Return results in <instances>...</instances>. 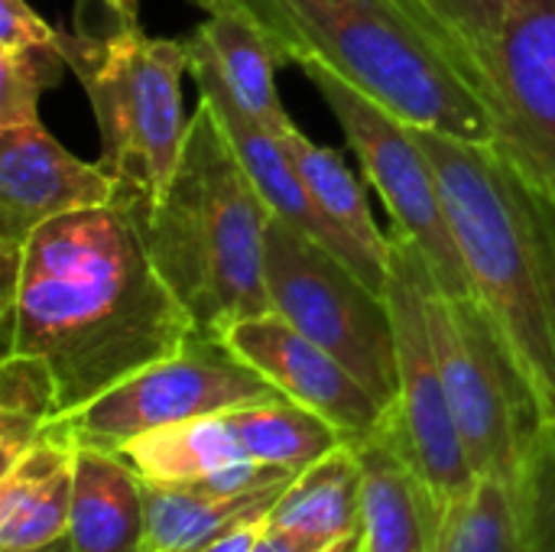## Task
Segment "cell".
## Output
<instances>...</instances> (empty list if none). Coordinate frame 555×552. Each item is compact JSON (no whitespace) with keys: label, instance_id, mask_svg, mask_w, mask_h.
Returning a JSON list of instances; mask_svg holds the SVG:
<instances>
[{"label":"cell","instance_id":"obj_1","mask_svg":"<svg viewBox=\"0 0 555 552\" xmlns=\"http://www.w3.org/2000/svg\"><path fill=\"white\" fill-rule=\"evenodd\" d=\"M146 198L120 185L111 205L42 224L3 280L7 355L46 364L62 416L182 351L198 332L150 257Z\"/></svg>","mask_w":555,"mask_h":552},{"label":"cell","instance_id":"obj_2","mask_svg":"<svg viewBox=\"0 0 555 552\" xmlns=\"http://www.w3.org/2000/svg\"><path fill=\"white\" fill-rule=\"evenodd\" d=\"M439 176L472 290L555 426V202L494 143L413 127Z\"/></svg>","mask_w":555,"mask_h":552},{"label":"cell","instance_id":"obj_3","mask_svg":"<svg viewBox=\"0 0 555 552\" xmlns=\"http://www.w3.org/2000/svg\"><path fill=\"white\" fill-rule=\"evenodd\" d=\"M273 211L241 166L215 111L198 98L169 189L143 202L150 257L192 322L221 335L241 319L273 312L267 231Z\"/></svg>","mask_w":555,"mask_h":552},{"label":"cell","instance_id":"obj_4","mask_svg":"<svg viewBox=\"0 0 555 552\" xmlns=\"http://www.w3.org/2000/svg\"><path fill=\"white\" fill-rule=\"evenodd\" d=\"M283 65L319 59L410 127L494 143V117L465 68L406 0H234Z\"/></svg>","mask_w":555,"mask_h":552},{"label":"cell","instance_id":"obj_5","mask_svg":"<svg viewBox=\"0 0 555 552\" xmlns=\"http://www.w3.org/2000/svg\"><path fill=\"white\" fill-rule=\"evenodd\" d=\"M68 72L88 94L101 166L127 189L159 198L182 159L189 120L182 72L192 65L189 39H156L137 23L107 36L59 29Z\"/></svg>","mask_w":555,"mask_h":552},{"label":"cell","instance_id":"obj_6","mask_svg":"<svg viewBox=\"0 0 555 552\" xmlns=\"http://www.w3.org/2000/svg\"><path fill=\"white\" fill-rule=\"evenodd\" d=\"M426 312L468 465L478 478L504 482L524 501L546 436V416L524 368L488 306L475 293L446 296L433 270Z\"/></svg>","mask_w":555,"mask_h":552},{"label":"cell","instance_id":"obj_7","mask_svg":"<svg viewBox=\"0 0 555 552\" xmlns=\"http://www.w3.org/2000/svg\"><path fill=\"white\" fill-rule=\"evenodd\" d=\"M267 283L273 312L332 351L390 413L400 394V358L387 296L276 215L267 231Z\"/></svg>","mask_w":555,"mask_h":552},{"label":"cell","instance_id":"obj_8","mask_svg":"<svg viewBox=\"0 0 555 552\" xmlns=\"http://www.w3.org/2000/svg\"><path fill=\"white\" fill-rule=\"evenodd\" d=\"M429 270L433 267L423 251L400 231H390V277L384 296L397 332L400 394L387 413L380 436L403 455V462L413 468L429 501L442 514L475 491L478 475L468 465L429 329Z\"/></svg>","mask_w":555,"mask_h":552},{"label":"cell","instance_id":"obj_9","mask_svg":"<svg viewBox=\"0 0 555 552\" xmlns=\"http://www.w3.org/2000/svg\"><path fill=\"white\" fill-rule=\"evenodd\" d=\"M299 68L345 130L367 182L393 218V231L423 251L446 296H472V277L442 202L439 176L416 130L325 62L306 59Z\"/></svg>","mask_w":555,"mask_h":552},{"label":"cell","instance_id":"obj_10","mask_svg":"<svg viewBox=\"0 0 555 552\" xmlns=\"http://www.w3.org/2000/svg\"><path fill=\"white\" fill-rule=\"evenodd\" d=\"M280 397L283 394L218 335L195 332L182 351L137 371L88 407L55 420L49 429L75 449L117 452L143 433Z\"/></svg>","mask_w":555,"mask_h":552},{"label":"cell","instance_id":"obj_11","mask_svg":"<svg viewBox=\"0 0 555 552\" xmlns=\"http://www.w3.org/2000/svg\"><path fill=\"white\" fill-rule=\"evenodd\" d=\"M468 78L494 117V146L555 202V0H507Z\"/></svg>","mask_w":555,"mask_h":552},{"label":"cell","instance_id":"obj_12","mask_svg":"<svg viewBox=\"0 0 555 552\" xmlns=\"http://www.w3.org/2000/svg\"><path fill=\"white\" fill-rule=\"evenodd\" d=\"M120 182L101 166L72 156L42 120L0 127V264L3 280L20 267L29 238L72 211L111 205Z\"/></svg>","mask_w":555,"mask_h":552},{"label":"cell","instance_id":"obj_13","mask_svg":"<svg viewBox=\"0 0 555 552\" xmlns=\"http://www.w3.org/2000/svg\"><path fill=\"white\" fill-rule=\"evenodd\" d=\"M237 358L260 371L286 400L328 420L345 442L374 439L387 423V407L322 345L306 338L283 316L241 319L218 335Z\"/></svg>","mask_w":555,"mask_h":552},{"label":"cell","instance_id":"obj_14","mask_svg":"<svg viewBox=\"0 0 555 552\" xmlns=\"http://www.w3.org/2000/svg\"><path fill=\"white\" fill-rule=\"evenodd\" d=\"M189 52H192L189 72L195 78L198 98L215 111L228 143L234 146L241 166L247 169L250 182L257 185V192L263 195L270 211L345 260V247L335 238V231L325 224V218L319 215L309 189L302 185V179H299V172H296V166H293V159H289V153L283 146V137L241 111V104L231 98V91L224 88V81L211 68V62L192 42H189Z\"/></svg>","mask_w":555,"mask_h":552},{"label":"cell","instance_id":"obj_15","mask_svg":"<svg viewBox=\"0 0 555 552\" xmlns=\"http://www.w3.org/2000/svg\"><path fill=\"white\" fill-rule=\"evenodd\" d=\"M283 146H286L302 185L309 189L319 215L341 241L348 267L374 293L384 296L387 277H390V234H384L377 228L358 176L348 169L341 153H335L322 143H312L296 127L283 133Z\"/></svg>","mask_w":555,"mask_h":552},{"label":"cell","instance_id":"obj_16","mask_svg":"<svg viewBox=\"0 0 555 552\" xmlns=\"http://www.w3.org/2000/svg\"><path fill=\"white\" fill-rule=\"evenodd\" d=\"M75 446L46 433L0 472V552H26L62 540L72 517Z\"/></svg>","mask_w":555,"mask_h":552},{"label":"cell","instance_id":"obj_17","mask_svg":"<svg viewBox=\"0 0 555 552\" xmlns=\"http://www.w3.org/2000/svg\"><path fill=\"white\" fill-rule=\"evenodd\" d=\"M189 42L211 62L244 114L280 137L293 130V120L276 94V68L283 62L247 10L234 0H211L208 20Z\"/></svg>","mask_w":555,"mask_h":552},{"label":"cell","instance_id":"obj_18","mask_svg":"<svg viewBox=\"0 0 555 552\" xmlns=\"http://www.w3.org/2000/svg\"><path fill=\"white\" fill-rule=\"evenodd\" d=\"M143 478L114 452H75V491L65 540L75 552H143Z\"/></svg>","mask_w":555,"mask_h":552},{"label":"cell","instance_id":"obj_19","mask_svg":"<svg viewBox=\"0 0 555 552\" xmlns=\"http://www.w3.org/2000/svg\"><path fill=\"white\" fill-rule=\"evenodd\" d=\"M267 527L293 534L315 550H328L364 530V472L358 446L345 442L306 472H299L280 495Z\"/></svg>","mask_w":555,"mask_h":552},{"label":"cell","instance_id":"obj_20","mask_svg":"<svg viewBox=\"0 0 555 552\" xmlns=\"http://www.w3.org/2000/svg\"><path fill=\"white\" fill-rule=\"evenodd\" d=\"M364 472V552H433L439 511L403 455L377 433L358 442Z\"/></svg>","mask_w":555,"mask_h":552},{"label":"cell","instance_id":"obj_21","mask_svg":"<svg viewBox=\"0 0 555 552\" xmlns=\"http://www.w3.org/2000/svg\"><path fill=\"white\" fill-rule=\"evenodd\" d=\"M289 485L247 491V495H218L202 485H156L143 482L146 504V537L143 552H195L231 527L267 521L280 495Z\"/></svg>","mask_w":555,"mask_h":552},{"label":"cell","instance_id":"obj_22","mask_svg":"<svg viewBox=\"0 0 555 552\" xmlns=\"http://www.w3.org/2000/svg\"><path fill=\"white\" fill-rule=\"evenodd\" d=\"M114 455H120L143 482L156 485H192L228 465L254 462L244 452L228 413L143 433L120 446Z\"/></svg>","mask_w":555,"mask_h":552},{"label":"cell","instance_id":"obj_23","mask_svg":"<svg viewBox=\"0 0 555 552\" xmlns=\"http://www.w3.org/2000/svg\"><path fill=\"white\" fill-rule=\"evenodd\" d=\"M228 420L254 462L283 468L289 475L306 472L309 465L345 446V436L328 420L286 397L231 410Z\"/></svg>","mask_w":555,"mask_h":552},{"label":"cell","instance_id":"obj_24","mask_svg":"<svg viewBox=\"0 0 555 552\" xmlns=\"http://www.w3.org/2000/svg\"><path fill=\"white\" fill-rule=\"evenodd\" d=\"M433 552H533L520 495L504 482L478 478L465 501L439 514Z\"/></svg>","mask_w":555,"mask_h":552},{"label":"cell","instance_id":"obj_25","mask_svg":"<svg viewBox=\"0 0 555 552\" xmlns=\"http://www.w3.org/2000/svg\"><path fill=\"white\" fill-rule=\"evenodd\" d=\"M55 381L39 358L3 355L0 364V472L33 449L59 420Z\"/></svg>","mask_w":555,"mask_h":552},{"label":"cell","instance_id":"obj_26","mask_svg":"<svg viewBox=\"0 0 555 552\" xmlns=\"http://www.w3.org/2000/svg\"><path fill=\"white\" fill-rule=\"evenodd\" d=\"M65 68L59 39L33 49H0V127L39 120V101Z\"/></svg>","mask_w":555,"mask_h":552},{"label":"cell","instance_id":"obj_27","mask_svg":"<svg viewBox=\"0 0 555 552\" xmlns=\"http://www.w3.org/2000/svg\"><path fill=\"white\" fill-rule=\"evenodd\" d=\"M439 36V42L452 52V59L465 68L475 55H481L507 13V0H406Z\"/></svg>","mask_w":555,"mask_h":552},{"label":"cell","instance_id":"obj_28","mask_svg":"<svg viewBox=\"0 0 555 552\" xmlns=\"http://www.w3.org/2000/svg\"><path fill=\"white\" fill-rule=\"evenodd\" d=\"M524 514L530 550L555 552V426L546 429L530 482L524 488Z\"/></svg>","mask_w":555,"mask_h":552},{"label":"cell","instance_id":"obj_29","mask_svg":"<svg viewBox=\"0 0 555 552\" xmlns=\"http://www.w3.org/2000/svg\"><path fill=\"white\" fill-rule=\"evenodd\" d=\"M59 29H52L26 0H0V49H33L52 46Z\"/></svg>","mask_w":555,"mask_h":552},{"label":"cell","instance_id":"obj_30","mask_svg":"<svg viewBox=\"0 0 555 552\" xmlns=\"http://www.w3.org/2000/svg\"><path fill=\"white\" fill-rule=\"evenodd\" d=\"M263 524H267V521H250V524L231 527L228 534L215 537L211 543H205L202 550L195 552H254V543H257Z\"/></svg>","mask_w":555,"mask_h":552},{"label":"cell","instance_id":"obj_31","mask_svg":"<svg viewBox=\"0 0 555 552\" xmlns=\"http://www.w3.org/2000/svg\"><path fill=\"white\" fill-rule=\"evenodd\" d=\"M254 552H319V550H315L312 543H306V540L293 537V534L273 530V527H267V524H263V530H260V537H257V543H254Z\"/></svg>","mask_w":555,"mask_h":552},{"label":"cell","instance_id":"obj_32","mask_svg":"<svg viewBox=\"0 0 555 552\" xmlns=\"http://www.w3.org/2000/svg\"><path fill=\"white\" fill-rule=\"evenodd\" d=\"M120 23H137V10H140V0H101Z\"/></svg>","mask_w":555,"mask_h":552},{"label":"cell","instance_id":"obj_33","mask_svg":"<svg viewBox=\"0 0 555 552\" xmlns=\"http://www.w3.org/2000/svg\"><path fill=\"white\" fill-rule=\"evenodd\" d=\"M322 552H364V530L354 534V537H348V540H338L335 547H328V550Z\"/></svg>","mask_w":555,"mask_h":552},{"label":"cell","instance_id":"obj_34","mask_svg":"<svg viewBox=\"0 0 555 552\" xmlns=\"http://www.w3.org/2000/svg\"><path fill=\"white\" fill-rule=\"evenodd\" d=\"M26 552H75V550H72V543L62 537V540H52V543H46V547H36V550H26Z\"/></svg>","mask_w":555,"mask_h":552}]
</instances>
